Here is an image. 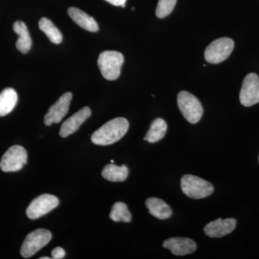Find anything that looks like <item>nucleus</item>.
Returning <instances> with one entry per match:
<instances>
[{"label": "nucleus", "mask_w": 259, "mask_h": 259, "mask_svg": "<svg viewBox=\"0 0 259 259\" xmlns=\"http://www.w3.org/2000/svg\"><path fill=\"white\" fill-rule=\"evenodd\" d=\"M129 128V122L124 117H117L106 122L92 135V142L98 146H108L120 141Z\"/></svg>", "instance_id": "1"}, {"label": "nucleus", "mask_w": 259, "mask_h": 259, "mask_svg": "<svg viewBox=\"0 0 259 259\" xmlns=\"http://www.w3.org/2000/svg\"><path fill=\"white\" fill-rule=\"evenodd\" d=\"M234 49V42L229 37L217 39L206 48L204 58L209 64H219L226 60Z\"/></svg>", "instance_id": "6"}, {"label": "nucleus", "mask_w": 259, "mask_h": 259, "mask_svg": "<svg viewBox=\"0 0 259 259\" xmlns=\"http://www.w3.org/2000/svg\"><path fill=\"white\" fill-rule=\"evenodd\" d=\"M110 218L115 222L129 223L132 220V215L127 208V205L123 202H116L112 206Z\"/></svg>", "instance_id": "21"}, {"label": "nucleus", "mask_w": 259, "mask_h": 259, "mask_svg": "<svg viewBox=\"0 0 259 259\" xmlns=\"http://www.w3.org/2000/svg\"><path fill=\"white\" fill-rule=\"evenodd\" d=\"M51 255H52V258L54 259H62L64 258L65 255H66V252L60 247H56L51 252Z\"/></svg>", "instance_id": "23"}, {"label": "nucleus", "mask_w": 259, "mask_h": 259, "mask_svg": "<svg viewBox=\"0 0 259 259\" xmlns=\"http://www.w3.org/2000/svg\"><path fill=\"white\" fill-rule=\"evenodd\" d=\"M146 205L150 214L159 220H166L172 215L171 207L161 199L151 197L146 199Z\"/></svg>", "instance_id": "15"}, {"label": "nucleus", "mask_w": 259, "mask_h": 259, "mask_svg": "<svg viewBox=\"0 0 259 259\" xmlns=\"http://www.w3.org/2000/svg\"><path fill=\"white\" fill-rule=\"evenodd\" d=\"M91 114L92 111L90 107H84L70 117L69 119L64 121L59 131L61 137H68L70 135L77 131L80 126L88 120Z\"/></svg>", "instance_id": "12"}, {"label": "nucleus", "mask_w": 259, "mask_h": 259, "mask_svg": "<svg viewBox=\"0 0 259 259\" xmlns=\"http://www.w3.org/2000/svg\"><path fill=\"white\" fill-rule=\"evenodd\" d=\"M68 13L73 21L81 28L90 32L98 31V24L95 21V19L85 13L82 10L76 8H70L68 10Z\"/></svg>", "instance_id": "14"}, {"label": "nucleus", "mask_w": 259, "mask_h": 259, "mask_svg": "<svg viewBox=\"0 0 259 259\" xmlns=\"http://www.w3.org/2000/svg\"><path fill=\"white\" fill-rule=\"evenodd\" d=\"M163 247L171 250V253L175 255L191 254L197 250V244L193 240L181 237L166 239L163 242Z\"/></svg>", "instance_id": "13"}, {"label": "nucleus", "mask_w": 259, "mask_h": 259, "mask_svg": "<svg viewBox=\"0 0 259 259\" xmlns=\"http://www.w3.org/2000/svg\"><path fill=\"white\" fill-rule=\"evenodd\" d=\"M38 27L48 38L54 44H60L63 40V35L53 22L47 18H42L39 21Z\"/></svg>", "instance_id": "20"}, {"label": "nucleus", "mask_w": 259, "mask_h": 259, "mask_svg": "<svg viewBox=\"0 0 259 259\" xmlns=\"http://www.w3.org/2000/svg\"><path fill=\"white\" fill-rule=\"evenodd\" d=\"M18 94L13 88H7L0 93V117L8 115L16 106Z\"/></svg>", "instance_id": "17"}, {"label": "nucleus", "mask_w": 259, "mask_h": 259, "mask_svg": "<svg viewBox=\"0 0 259 259\" xmlns=\"http://www.w3.org/2000/svg\"><path fill=\"white\" fill-rule=\"evenodd\" d=\"M40 259H50L51 258H49V257L44 256V257H40Z\"/></svg>", "instance_id": "25"}, {"label": "nucleus", "mask_w": 259, "mask_h": 259, "mask_svg": "<svg viewBox=\"0 0 259 259\" xmlns=\"http://www.w3.org/2000/svg\"><path fill=\"white\" fill-rule=\"evenodd\" d=\"M52 234L48 230L37 229L29 233L25 238L20 249V254L24 258H30L51 241Z\"/></svg>", "instance_id": "5"}, {"label": "nucleus", "mask_w": 259, "mask_h": 259, "mask_svg": "<svg viewBox=\"0 0 259 259\" xmlns=\"http://www.w3.org/2000/svg\"><path fill=\"white\" fill-rule=\"evenodd\" d=\"M177 103L182 115L190 123H197L202 118L203 107L198 99L192 94L181 92L177 97Z\"/></svg>", "instance_id": "4"}, {"label": "nucleus", "mask_w": 259, "mask_h": 259, "mask_svg": "<svg viewBox=\"0 0 259 259\" xmlns=\"http://www.w3.org/2000/svg\"><path fill=\"white\" fill-rule=\"evenodd\" d=\"M258 161H259V158H258Z\"/></svg>", "instance_id": "27"}, {"label": "nucleus", "mask_w": 259, "mask_h": 259, "mask_svg": "<svg viewBox=\"0 0 259 259\" xmlns=\"http://www.w3.org/2000/svg\"><path fill=\"white\" fill-rule=\"evenodd\" d=\"M240 102L243 106L250 107L259 102V77L254 73L245 76L240 92Z\"/></svg>", "instance_id": "9"}, {"label": "nucleus", "mask_w": 259, "mask_h": 259, "mask_svg": "<svg viewBox=\"0 0 259 259\" xmlns=\"http://www.w3.org/2000/svg\"><path fill=\"white\" fill-rule=\"evenodd\" d=\"M102 177L110 182H124L128 177V168L125 165L118 166L110 163L103 168Z\"/></svg>", "instance_id": "18"}, {"label": "nucleus", "mask_w": 259, "mask_h": 259, "mask_svg": "<svg viewBox=\"0 0 259 259\" xmlns=\"http://www.w3.org/2000/svg\"><path fill=\"white\" fill-rule=\"evenodd\" d=\"M181 188L187 197L196 199L208 197L214 192V187L210 182L190 175L182 177Z\"/></svg>", "instance_id": "3"}, {"label": "nucleus", "mask_w": 259, "mask_h": 259, "mask_svg": "<svg viewBox=\"0 0 259 259\" xmlns=\"http://www.w3.org/2000/svg\"><path fill=\"white\" fill-rule=\"evenodd\" d=\"M167 128L168 125L166 121L162 118L156 119L151 123V127L148 130L146 137L144 138L145 141H147L151 144L161 141L166 136Z\"/></svg>", "instance_id": "19"}, {"label": "nucleus", "mask_w": 259, "mask_h": 259, "mask_svg": "<svg viewBox=\"0 0 259 259\" xmlns=\"http://www.w3.org/2000/svg\"><path fill=\"white\" fill-rule=\"evenodd\" d=\"M105 1L112 5H115V6H121L122 8H125L127 0H105Z\"/></svg>", "instance_id": "24"}, {"label": "nucleus", "mask_w": 259, "mask_h": 259, "mask_svg": "<svg viewBox=\"0 0 259 259\" xmlns=\"http://www.w3.org/2000/svg\"><path fill=\"white\" fill-rule=\"evenodd\" d=\"M111 163H114V161H113V160H111Z\"/></svg>", "instance_id": "26"}, {"label": "nucleus", "mask_w": 259, "mask_h": 259, "mask_svg": "<svg viewBox=\"0 0 259 259\" xmlns=\"http://www.w3.org/2000/svg\"><path fill=\"white\" fill-rule=\"evenodd\" d=\"M28 153L20 146H13L5 152L0 161V168L5 172L18 171L27 163Z\"/></svg>", "instance_id": "7"}, {"label": "nucleus", "mask_w": 259, "mask_h": 259, "mask_svg": "<svg viewBox=\"0 0 259 259\" xmlns=\"http://www.w3.org/2000/svg\"><path fill=\"white\" fill-rule=\"evenodd\" d=\"M177 0H159L156 10L158 18H164L171 14L176 6Z\"/></svg>", "instance_id": "22"}, {"label": "nucleus", "mask_w": 259, "mask_h": 259, "mask_svg": "<svg viewBox=\"0 0 259 259\" xmlns=\"http://www.w3.org/2000/svg\"><path fill=\"white\" fill-rule=\"evenodd\" d=\"M236 225L237 221L234 218H219L204 227V232L210 238H222L234 231Z\"/></svg>", "instance_id": "11"}, {"label": "nucleus", "mask_w": 259, "mask_h": 259, "mask_svg": "<svg viewBox=\"0 0 259 259\" xmlns=\"http://www.w3.org/2000/svg\"><path fill=\"white\" fill-rule=\"evenodd\" d=\"M59 200L56 196L44 194L32 201L27 208V216L30 219L36 220L45 215L59 206Z\"/></svg>", "instance_id": "8"}, {"label": "nucleus", "mask_w": 259, "mask_h": 259, "mask_svg": "<svg viewBox=\"0 0 259 259\" xmlns=\"http://www.w3.org/2000/svg\"><path fill=\"white\" fill-rule=\"evenodd\" d=\"M124 63L123 55L115 51H106L99 56L97 64L103 77L114 81L120 76Z\"/></svg>", "instance_id": "2"}, {"label": "nucleus", "mask_w": 259, "mask_h": 259, "mask_svg": "<svg viewBox=\"0 0 259 259\" xmlns=\"http://www.w3.org/2000/svg\"><path fill=\"white\" fill-rule=\"evenodd\" d=\"M13 30L18 35L16 42L17 49L23 54H27L31 49L32 40L26 25L22 21L15 22Z\"/></svg>", "instance_id": "16"}, {"label": "nucleus", "mask_w": 259, "mask_h": 259, "mask_svg": "<svg viewBox=\"0 0 259 259\" xmlns=\"http://www.w3.org/2000/svg\"><path fill=\"white\" fill-rule=\"evenodd\" d=\"M72 100V94H64L55 104L51 106L49 112L44 117L46 125H51L53 123H59L64 118L69 110V105Z\"/></svg>", "instance_id": "10"}]
</instances>
